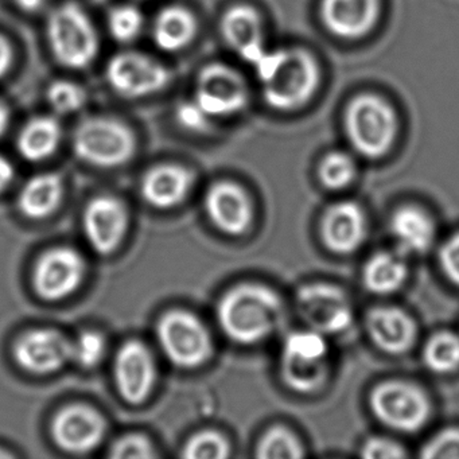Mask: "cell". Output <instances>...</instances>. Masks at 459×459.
Segmentation results:
<instances>
[{
    "label": "cell",
    "instance_id": "cell-24",
    "mask_svg": "<svg viewBox=\"0 0 459 459\" xmlns=\"http://www.w3.org/2000/svg\"><path fill=\"white\" fill-rule=\"evenodd\" d=\"M197 31L195 14L181 4H170L155 17L152 29V41L163 52H181L195 41Z\"/></svg>",
    "mask_w": 459,
    "mask_h": 459
},
{
    "label": "cell",
    "instance_id": "cell-18",
    "mask_svg": "<svg viewBox=\"0 0 459 459\" xmlns=\"http://www.w3.org/2000/svg\"><path fill=\"white\" fill-rule=\"evenodd\" d=\"M204 204L211 221L227 235H243L252 224L251 198L238 184L216 182L206 192Z\"/></svg>",
    "mask_w": 459,
    "mask_h": 459
},
{
    "label": "cell",
    "instance_id": "cell-32",
    "mask_svg": "<svg viewBox=\"0 0 459 459\" xmlns=\"http://www.w3.org/2000/svg\"><path fill=\"white\" fill-rule=\"evenodd\" d=\"M47 100L57 115H72L84 108L87 92L82 85L69 80H56L47 90Z\"/></svg>",
    "mask_w": 459,
    "mask_h": 459
},
{
    "label": "cell",
    "instance_id": "cell-15",
    "mask_svg": "<svg viewBox=\"0 0 459 459\" xmlns=\"http://www.w3.org/2000/svg\"><path fill=\"white\" fill-rule=\"evenodd\" d=\"M157 367L152 351L139 341H128L115 359V381L126 402L141 404L152 394Z\"/></svg>",
    "mask_w": 459,
    "mask_h": 459
},
{
    "label": "cell",
    "instance_id": "cell-13",
    "mask_svg": "<svg viewBox=\"0 0 459 459\" xmlns=\"http://www.w3.org/2000/svg\"><path fill=\"white\" fill-rule=\"evenodd\" d=\"M18 365L34 375H50L72 361V341L55 329L25 333L14 346Z\"/></svg>",
    "mask_w": 459,
    "mask_h": 459
},
{
    "label": "cell",
    "instance_id": "cell-7",
    "mask_svg": "<svg viewBox=\"0 0 459 459\" xmlns=\"http://www.w3.org/2000/svg\"><path fill=\"white\" fill-rule=\"evenodd\" d=\"M370 410L378 421L399 432L420 431L431 415L429 397L407 381H384L369 396Z\"/></svg>",
    "mask_w": 459,
    "mask_h": 459
},
{
    "label": "cell",
    "instance_id": "cell-8",
    "mask_svg": "<svg viewBox=\"0 0 459 459\" xmlns=\"http://www.w3.org/2000/svg\"><path fill=\"white\" fill-rule=\"evenodd\" d=\"M158 342L177 367L193 369L211 359L213 342L205 325L195 314L171 310L158 322Z\"/></svg>",
    "mask_w": 459,
    "mask_h": 459
},
{
    "label": "cell",
    "instance_id": "cell-4",
    "mask_svg": "<svg viewBox=\"0 0 459 459\" xmlns=\"http://www.w3.org/2000/svg\"><path fill=\"white\" fill-rule=\"evenodd\" d=\"M72 147L82 162L112 169L133 160L136 136L126 123L115 117H90L74 128Z\"/></svg>",
    "mask_w": 459,
    "mask_h": 459
},
{
    "label": "cell",
    "instance_id": "cell-3",
    "mask_svg": "<svg viewBox=\"0 0 459 459\" xmlns=\"http://www.w3.org/2000/svg\"><path fill=\"white\" fill-rule=\"evenodd\" d=\"M50 53L60 65L74 71L88 68L98 57V31L90 15L76 2H64L52 10L47 22Z\"/></svg>",
    "mask_w": 459,
    "mask_h": 459
},
{
    "label": "cell",
    "instance_id": "cell-37",
    "mask_svg": "<svg viewBox=\"0 0 459 459\" xmlns=\"http://www.w3.org/2000/svg\"><path fill=\"white\" fill-rule=\"evenodd\" d=\"M177 123L190 133H206L211 130L212 117L193 100H185L177 106L174 112Z\"/></svg>",
    "mask_w": 459,
    "mask_h": 459
},
{
    "label": "cell",
    "instance_id": "cell-17",
    "mask_svg": "<svg viewBox=\"0 0 459 459\" xmlns=\"http://www.w3.org/2000/svg\"><path fill=\"white\" fill-rule=\"evenodd\" d=\"M222 39L241 60L254 66L267 52L259 13L249 4L228 7L220 21Z\"/></svg>",
    "mask_w": 459,
    "mask_h": 459
},
{
    "label": "cell",
    "instance_id": "cell-38",
    "mask_svg": "<svg viewBox=\"0 0 459 459\" xmlns=\"http://www.w3.org/2000/svg\"><path fill=\"white\" fill-rule=\"evenodd\" d=\"M404 447L394 440L383 437H372L361 446V456L369 459L404 458Z\"/></svg>",
    "mask_w": 459,
    "mask_h": 459
},
{
    "label": "cell",
    "instance_id": "cell-36",
    "mask_svg": "<svg viewBox=\"0 0 459 459\" xmlns=\"http://www.w3.org/2000/svg\"><path fill=\"white\" fill-rule=\"evenodd\" d=\"M109 456L115 459L154 458L155 451L152 442L143 435H126L112 445Z\"/></svg>",
    "mask_w": 459,
    "mask_h": 459
},
{
    "label": "cell",
    "instance_id": "cell-6",
    "mask_svg": "<svg viewBox=\"0 0 459 459\" xmlns=\"http://www.w3.org/2000/svg\"><path fill=\"white\" fill-rule=\"evenodd\" d=\"M345 126L354 150L367 158L383 157L396 138V115L377 96L361 95L354 99L346 111Z\"/></svg>",
    "mask_w": 459,
    "mask_h": 459
},
{
    "label": "cell",
    "instance_id": "cell-39",
    "mask_svg": "<svg viewBox=\"0 0 459 459\" xmlns=\"http://www.w3.org/2000/svg\"><path fill=\"white\" fill-rule=\"evenodd\" d=\"M439 264L446 278L459 287V232L448 238L440 247Z\"/></svg>",
    "mask_w": 459,
    "mask_h": 459
},
{
    "label": "cell",
    "instance_id": "cell-23",
    "mask_svg": "<svg viewBox=\"0 0 459 459\" xmlns=\"http://www.w3.org/2000/svg\"><path fill=\"white\" fill-rule=\"evenodd\" d=\"M389 232L404 254L421 255L429 251L435 241V224L418 206L396 209L389 220Z\"/></svg>",
    "mask_w": 459,
    "mask_h": 459
},
{
    "label": "cell",
    "instance_id": "cell-28",
    "mask_svg": "<svg viewBox=\"0 0 459 459\" xmlns=\"http://www.w3.org/2000/svg\"><path fill=\"white\" fill-rule=\"evenodd\" d=\"M421 356L424 365L432 372H455L459 368V335L453 332L435 333L424 345Z\"/></svg>",
    "mask_w": 459,
    "mask_h": 459
},
{
    "label": "cell",
    "instance_id": "cell-34",
    "mask_svg": "<svg viewBox=\"0 0 459 459\" xmlns=\"http://www.w3.org/2000/svg\"><path fill=\"white\" fill-rule=\"evenodd\" d=\"M106 351V338L98 332H84L72 341V361L77 362L85 369L100 364Z\"/></svg>",
    "mask_w": 459,
    "mask_h": 459
},
{
    "label": "cell",
    "instance_id": "cell-5",
    "mask_svg": "<svg viewBox=\"0 0 459 459\" xmlns=\"http://www.w3.org/2000/svg\"><path fill=\"white\" fill-rule=\"evenodd\" d=\"M329 356L326 335L313 329L291 333L281 348V378L298 394H314L329 378Z\"/></svg>",
    "mask_w": 459,
    "mask_h": 459
},
{
    "label": "cell",
    "instance_id": "cell-30",
    "mask_svg": "<svg viewBox=\"0 0 459 459\" xmlns=\"http://www.w3.org/2000/svg\"><path fill=\"white\" fill-rule=\"evenodd\" d=\"M107 25L112 39L119 44L127 45L141 36L144 28V18L138 7L119 4L109 12Z\"/></svg>",
    "mask_w": 459,
    "mask_h": 459
},
{
    "label": "cell",
    "instance_id": "cell-19",
    "mask_svg": "<svg viewBox=\"0 0 459 459\" xmlns=\"http://www.w3.org/2000/svg\"><path fill=\"white\" fill-rule=\"evenodd\" d=\"M367 233V217L359 204L351 201L334 204L322 216V241L334 254H353L364 244Z\"/></svg>",
    "mask_w": 459,
    "mask_h": 459
},
{
    "label": "cell",
    "instance_id": "cell-11",
    "mask_svg": "<svg viewBox=\"0 0 459 459\" xmlns=\"http://www.w3.org/2000/svg\"><path fill=\"white\" fill-rule=\"evenodd\" d=\"M193 99L212 119L233 117L248 106V88L236 69L213 63L198 74Z\"/></svg>",
    "mask_w": 459,
    "mask_h": 459
},
{
    "label": "cell",
    "instance_id": "cell-22",
    "mask_svg": "<svg viewBox=\"0 0 459 459\" xmlns=\"http://www.w3.org/2000/svg\"><path fill=\"white\" fill-rule=\"evenodd\" d=\"M193 174L178 165H160L147 171L142 181V195L150 205L170 209L189 195Z\"/></svg>",
    "mask_w": 459,
    "mask_h": 459
},
{
    "label": "cell",
    "instance_id": "cell-25",
    "mask_svg": "<svg viewBox=\"0 0 459 459\" xmlns=\"http://www.w3.org/2000/svg\"><path fill=\"white\" fill-rule=\"evenodd\" d=\"M63 138L60 123L53 117L29 120L17 139L18 152L29 162H42L57 152Z\"/></svg>",
    "mask_w": 459,
    "mask_h": 459
},
{
    "label": "cell",
    "instance_id": "cell-29",
    "mask_svg": "<svg viewBox=\"0 0 459 459\" xmlns=\"http://www.w3.org/2000/svg\"><path fill=\"white\" fill-rule=\"evenodd\" d=\"M256 455L263 459H297L305 456V450L294 432L276 426L263 435Z\"/></svg>",
    "mask_w": 459,
    "mask_h": 459
},
{
    "label": "cell",
    "instance_id": "cell-12",
    "mask_svg": "<svg viewBox=\"0 0 459 459\" xmlns=\"http://www.w3.org/2000/svg\"><path fill=\"white\" fill-rule=\"evenodd\" d=\"M84 257L68 247H58L42 255L34 268L37 294L47 300H61L74 294L84 281Z\"/></svg>",
    "mask_w": 459,
    "mask_h": 459
},
{
    "label": "cell",
    "instance_id": "cell-44",
    "mask_svg": "<svg viewBox=\"0 0 459 459\" xmlns=\"http://www.w3.org/2000/svg\"><path fill=\"white\" fill-rule=\"evenodd\" d=\"M4 456H9L6 453H4V451H0V458H4Z\"/></svg>",
    "mask_w": 459,
    "mask_h": 459
},
{
    "label": "cell",
    "instance_id": "cell-16",
    "mask_svg": "<svg viewBox=\"0 0 459 459\" xmlns=\"http://www.w3.org/2000/svg\"><path fill=\"white\" fill-rule=\"evenodd\" d=\"M128 216L122 201L111 195L93 198L84 211L82 227L90 246L101 255L112 254L127 230Z\"/></svg>",
    "mask_w": 459,
    "mask_h": 459
},
{
    "label": "cell",
    "instance_id": "cell-1",
    "mask_svg": "<svg viewBox=\"0 0 459 459\" xmlns=\"http://www.w3.org/2000/svg\"><path fill=\"white\" fill-rule=\"evenodd\" d=\"M283 316V303L279 295L262 284L236 286L217 306V319L222 332L243 345L267 340L279 329Z\"/></svg>",
    "mask_w": 459,
    "mask_h": 459
},
{
    "label": "cell",
    "instance_id": "cell-2",
    "mask_svg": "<svg viewBox=\"0 0 459 459\" xmlns=\"http://www.w3.org/2000/svg\"><path fill=\"white\" fill-rule=\"evenodd\" d=\"M254 68L265 103L278 111L299 108L318 88V65L303 50H267Z\"/></svg>",
    "mask_w": 459,
    "mask_h": 459
},
{
    "label": "cell",
    "instance_id": "cell-33",
    "mask_svg": "<svg viewBox=\"0 0 459 459\" xmlns=\"http://www.w3.org/2000/svg\"><path fill=\"white\" fill-rule=\"evenodd\" d=\"M230 454V443L216 431H204L195 435L184 448V456L189 459H224Z\"/></svg>",
    "mask_w": 459,
    "mask_h": 459
},
{
    "label": "cell",
    "instance_id": "cell-43",
    "mask_svg": "<svg viewBox=\"0 0 459 459\" xmlns=\"http://www.w3.org/2000/svg\"><path fill=\"white\" fill-rule=\"evenodd\" d=\"M10 125V111L4 101H0V136L6 133Z\"/></svg>",
    "mask_w": 459,
    "mask_h": 459
},
{
    "label": "cell",
    "instance_id": "cell-40",
    "mask_svg": "<svg viewBox=\"0 0 459 459\" xmlns=\"http://www.w3.org/2000/svg\"><path fill=\"white\" fill-rule=\"evenodd\" d=\"M14 64V49L6 37L0 34V79L6 76Z\"/></svg>",
    "mask_w": 459,
    "mask_h": 459
},
{
    "label": "cell",
    "instance_id": "cell-42",
    "mask_svg": "<svg viewBox=\"0 0 459 459\" xmlns=\"http://www.w3.org/2000/svg\"><path fill=\"white\" fill-rule=\"evenodd\" d=\"M15 4L25 13H39L47 6L49 0H14Z\"/></svg>",
    "mask_w": 459,
    "mask_h": 459
},
{
    "label": "cell",
    "instance_id": "cell-14",
    "mask_svg": "<svg viewBox=\"0 0 459 459\" xmlns=\"http://www.w3.org/2000/svg\"><path fill=\"white\" fill-rule=\"evenodd\" d=\"M103 416L84 404L63 408L53 419L52 435L63 450L85 454L95 450L106 435Z\"/></svg>",
    "mask_w": 459,
    "mask_h": 459
},
{
    "label": "cell",
    "instance_id": "cell-41",
    "mask_svg": "<svg viewBox=\"0 0 459 459\" xmlns=\"http://www.w3.org/2000/svg\"><path fill=\"white\" fill-rule=\"evenodd\" d=\"M14 178V168L9 160L0 155V192L6 189Z\"/></svg>",
    "mask_w": 459,
    "mask_h": 459
},
{
    "label": "cell",
    "instance_id": "cell-35",
    "mask_svg": "<svg viewBox=\"0 0 459 459\" xmlns=\"http://www.w3.org/2000/svg\"><path fill=\"white\" fill-rule=\"evenodd\" d=\"M421 458L459 459V429H447L432 437L421 447Z\"/></svg>",
    "mask_w": 459,
    "mask_h": 459
},
{
    "label": "cell",
    "instance_id": "cell-10",
    "mask_svg": "<svg viewBox=\"0 0 459 459\" xmlns=\"http://www.w3.org/2000/svg\"><path fill=\"white\" fill-rule=\"evenodd\" d=\"M297 308L308 329L324 335L340 334L353 322V306L346 292L330 283H310L300 287Z\"/></svg>",
    "mask_w": 459,
    "mask_h": 459
},
{
    "label": "cell",
    "instance_id": "cell-21",
    "mask_svg": "<svg viewBox=\"0 0 459 459\" xmlns=\"http://www.w3.org/2000/svg\"><path fill=\"white\" fill-rule=\"evenodd\" d=\"M321 14L334 36L359 39L377 21L378 0H322Z\"/></svg>",
    "mask_w": 459,
    "mask_h": 459
},
{
    "label": "cell",
    "instance_id": "cell-31",
    "mask_svg": "<svg viewBox=\"0 0 459 459\" xmlns=\"http://www.w3.org/2000/svg\"><path fill=\"white\" fill-rule=\"evenodd\" d=\"M357 166L353 158L345 152L327 154L318 169L319 181L330 190H341L349 186L356 178Z\"/></svg>",
    "mask_w": 459,
    "mask_h": 459
},
{
    "label": "cell",
    "instance_id": "cell-26",
    "mask_svg": "<svg viewBox=\"0 0 459 459\" xmlns=\"http://www.w3.org/2000/svg\"><path fill=\"white\" fill-rule=\"evenodd\" d=\"M63 192V179L57 174H39L23 185L18 208L29 219H47L60 205Z\"/></svg>",
    "mask_w": 459,
    "mask_h": 459
},
{
    "label": "cell",
    "instance_id": "cell-9",
    "mask_svg": "<svg viewBox=\"0 0 459 459\" xmlns=\"http://www.w3.org/2000/svg\"><path fill=\"white\" fill-rule=\"evenodd\" d=\"M106 79L117 95L142 99L165 90L170 84L171 74L152 56L127 50L109 58Z\"/></svg>",
    "mask_w": 459,
    "mask_h": 459
},
{
    "label": "cell",
    "instance_id": "cell-27",
    "mask_svg": "<svg viewBox=\"0 0 459 459\" xmlns=\"http://www.w3.org/2000/svg\"><path fill=\"white\" fill-rule=\"evenodd\" d=\"M407 275L404 259L394 252H377L367 260L362 268L365 289L377 295L399 291L407 281Z\"/></svg>",
    "mask_w": 459,
    "mask_h": 459
},
{
    "label": "cell",
    "instance_id": "cell-20",
    "mask_svg": "<svg viewBox=\"0 0 459 459\" xmlns=\"http://www.w3.org/2000/svg\"><path fill=\"white\" fill-rule=\"evenodd\" d=\"M368 334L380 351L404 354L418 337V326L412 316L396 306H376L365 318Z\"/></svg>",
    "mask_w": 459,
    "mask_h": 459
}]
</instances>
